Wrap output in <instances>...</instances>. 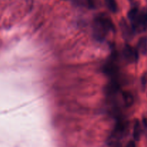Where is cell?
Here are the masks:
<instances>
[{
    "instance_id": "6da1fadb",
    "label": "cell",
    "mask_w": 147,
    "mask_h": 147,
    "mask_svg": "<svg viewBox=\"0 0 147 147\" xmlns=\"http://www.w3.org/2000/svg\"><path fill=\"white\" fill-rule=\"evenodd\" d=\"M114 25L108 16L100 14L96 17L94 21V33L97 39L104 38L108 32L113 31Z\"/></svg>"
},
{
    "instance_id": "7a4b0ae2",
    "label": "cell",
    "mask_w": 147,
    "mask_h": 147,
    "mask_svg": "<svg viewBox=\"0 0 147 147\" xmlns=\"http://www.w3.org/2000/svg\"><path fill=\"white\" fill-rule=\"evenodd\" d=\"M132 27L136 31L144 32L147 29V11H139L137 18L132 22Z\"/></svg>"
},
{
    "instance_id": "3957f363",
    "label": "cell",
    "mask_w": 147,
    "mask_h": 147,
    "mask_svg": "<svg viewBox=\"0 0 147 147\" xmlns=\"http://www.w3.org/2000/svg\"><path fill=\"white\" fill-rule=\"evenodd\" d=\"M123 55L129 63H135L138 60V52L136 49L129 45L125 46L123 49Z\"/></svg>"
},
{
    "instance_id": "277c9868",
    "label": "cell",
    "mask_w": 147,
    "mask_h": 147,
    "mask_svg": "<svg viewBox=\"0 0 147 147\" xmlns=\"http://www.w3.org/2000/svg\"><path fill=\"white\" fill-rule=\"evenodd\" d=\"M103 71L106 73L107 76L109 77H111L112 78L116 79V76H117L118 73H119V69H118L117 66L115 65L113 63H109L104 66L103 68Z\"/></svg>"
},
{
    "instance_id": "5b68a950",
    "label": "cell",
    "mask_w": 147,
    "mask_h": 147,
    "mask_svg": "<svg viewBox=\"0 0 147 147\" xmlns=\"http://www.w3.org/2000/svg\"><path fill=\"white\" fill-rule=\"evenodd\" d=\"M120 26L121 28L122 33H123V35L126 40H129L131 37V34L132 31L131 30V27H129V24L124 21V20H122L120 22Z\"/></svg>"
},
{
    "instance_id": "8992f818",
    "label": "cell",
    "mask_w": 147,
    "mask_h": 147,
    "mask_svg": "<svg viewBox=\"0 0 147 147\" xmlns=\"http://www.w3.org/2000/svg\"><path fill=\"white\" fill-rule=\"evenodd\" d=\"M120 89V85L116 80V79H113V81L109 83L107 87V92L109 95L116 94Z\"/></svg>"
},
{
    "instance_id": "52a82bcc",
    "label": "cell",
    "mask_w": 147,
    "mask_h": 147,
    "mask_svg": "<svg viewBox=\"0 0 147 147\" xmlns=\"http://www.w3.org/2000/svg\"><path fill=\"white\" fill-rule=\"evenodd\" d=\"M134 138L136 141H139L140 139L141 135H142V128L141 124L138 120L135 121L134 126Z\"/></svg>"
},
{
    "instance_id": "ba28073f",
    "label": "cell",
    "mask_w": 147,
    "mask_h": 147,
    "mask_svg": "<svg viewBox=\"0 0 147 147\" xmlns=\"http://www.w3.org/2000/svg\"><path fill=\"white\" fill-rule=\"evenodd\" d=\"M123 102H124L125 105L127 107H130L133 105L134 100V97L132 94L129 92H123Z\"/></svg>"
},
{
    "instance_id": "9c48e42d",
    "label": "cell",
    "mask_w": 147,
    "mask_h": 147,
    "mask_svg": "<svg viewBox=\"0 0 147 147\" xmlns=\"http://www.w3.org/2000/svg\"><path fill=\"white\" fill-rule=\"evenodd\" d=\"M139 51L143 54H145L147 51V38L146 37H142L139 41L138 44Z\"/></svg>"
},
{
    "instance_id": "30bf717a",
    "label": "cell",
    "mask_w": 147,
    "mask_h": 147,
    "mask_svg": "<svg viewBox=\"0 0 147 147\" xmlns=\"http://www.w3.org/2000/svg\"><path fill=\"white\" fill-rule=\"evenodd\" d=\"M106 4L108 8L112 12H116L118 9L117 4L115 0H106Z\"/></svg>"
},
{
    "instance_id": "8fae6325",
    "label": "cell",
    "mask_w": 147,
    "mask_h": 147,
    "mask_svg": "<svg viewBox=\"0 0 147 147\" xmlns=\"http://www.w3.org/2000/svg\"><path fill=\"white\" fill-rule=\"evenodd\" d=\"M139 14V11L137 8H133L129 11L128 16H129V20H131V23L133 22L136 18H137Z\"/></svg>"
},
{
    "instance_id": "7c38bea8",
    "label": "cell",
    "mask_w": 147,
    "mask_h": 147,
    "mask_svg": "<svg viewBox=\"0 0 147 147\" xmlns=\"http://www.w3.org/2000/svg\"><path fill=\"white\" fill-rule=\"evenodd\" d=\"M126 147H136V144H135V142H133V141H131V142H129V143L127 144Z\"/></svg>"
},
{
    "instance_id": "4fadbf2b",
    "label": "cell",
    "mask_w": 147,
    "mask_h": 147,
    "mask_svg": "<svg viewBox=\"0 0 147 147\" xmlns=\"http://www.w3.org/2000/svg\"><path fill=\"white\" fill-rule=\"evenodd\" d=\"M113 147H121V145L120 144H116L113 145Z\"/></svg>"
}]
</instances>
